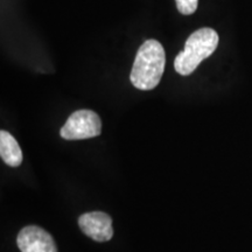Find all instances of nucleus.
I'll list each match as a JSON object with an SVG mask.
<instances>
[{
  "instance_id": "nucleus-1",
  "label": "nucleus",
  "mask_w": 252,
  "mask_h": 252,
  "mask_svg": "<svg viewBox=\"0 0 252 252\" xmlns=\"http://www.w3.org/2000/svg\"><path fill=\"white\" fill-rule=\"evenodd\" d=\"M166 54L161 43L147 40L135 55L130 80L139 90H152L158 87L165 71Z\"/></svg>"
},
{
  "instance_id": "nucleus-2",
  "label": "nucleus",
  "mask_w": 252,
  "mask_h": 252,
  "mask_svg": "<svg viewBox=\"0 0 252 252\" xmlns=\"http://www.w3.org/2000/svg\"><path fill=\"white\" fill-rule=\"evenodd\" d=\"M219 46V34L213 28H200L186 41L185 49L178 54L174 68L178 74L188 76L201 62L215 52Z\"/></svg>"
},
{
  "instance_id": "nucleus-3",
  "label": "nucleus",
  "mask_w": 252,
  "mask_h": 252,
  "mask_svg": "<svg viewBox=\"0 0 252 252\" xmlns=\"http://www.w3.org/2000/svg\"><path fill=\"white\" fill-rule=\"evenodd\" d=\"M102 132V121L91 110H77L69 116L60 134L65 140H83L97 137Z\"/></svg>"
},
{
  "instance_id": "nucleus-4",
  "label": "nucleus",
  "mask_w": 252,
  "mask_h": 252,
  "mask_svg": "<svg viewBox=\"0 0 252 252\" xmlns=\"http://www.w3.org/2000/svg\"><path fill=\"white\" fill-rule=\"evenodd\" d=\"M21 252H59L54 238L45 229L28 225L20 230L17 237Z\"/></svg>"
},
{
  "instance_id": "nucleus-5",
  "label": "nucleus",
  "mask_w": 252,
  "mask_h": 252,
  "mask_svg": "<svg viewBox=\"0 0 252 252\" xmlns=\"http://www.w3.org/2000/svg\"><path fill=\"white\" fill-rule=\"evenodd\" d=\"M80 229L94 241L108 242L113 236L111 216L103 212L86 213L78 217Z\"/></svg>"
},
{
  "instance_id": "nucleus-6",
  "label": "nucleus",
  "mask_w": 252,
  "mask_h": 252,
  "mask_svg": "<svg viewBox=\"0 0 252 252\" xmlns=\"http://www.w3.org/2000/svg\"><path fill=\"white\" fill-rule=\"evenodd\" d=\"M0 157L6 165L19 167L23 162V151L15 138L7 131H0Z\"/></svg>"
},
{
  "instance_id": "nucleus-7",
  "label": "nucleus",
  "mask_w": 252,
  "mask_h": 252,
  "mask_svg": "<svg viewBox=\"0 0 252 252\" xmlns=\"http://www.w3.org/2000/svg\"><path fill=\"white\" fill-rule=\"evenodd\" d=\"M178 11L184 15H190L196 11L198 0H175Z\"/></svg>"
}]
</instances>
